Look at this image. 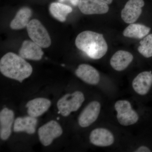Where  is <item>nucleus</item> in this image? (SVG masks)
Listing matches in <instances>:
<instances>
[{"instance_id": "obj_1", "label": "nucleus", "mask_w": 152, "mask_h": 152, "mask_svg": "<svg viewBox=\"0 0 152 152\" xmlns=\"http://www.w3.org/2000/svg\"><path fill=\"white\" fill-rule=\"evenodd\" d=\"M0 71L4 76L22 83L31 75V64L20 56L9 52L0 61Z\"/></svg>"}, {"instance_id": "obj_19", "label": "nucleus", "mask_w": 152, "mask_h": 152, "mask_svg": "<svg viewBox=\"0 0 152 152\" xmlns=\"http://www.w3.org/2000/svg\"><path fill=\"white\" fill-rule=\"evenodd\" d=\"M151 28L141 24H130L123 32V35L126 37L141 39L148 35Z\"/></svg>"}, {"instance_id": "obj_2", "label": "nucleus", "mask_w": 152, "mask_h": 152, "mask_svg": "<svg viewBox=\"0 0 152 152\" xmlns=\"http://www.w3.org/2000/svg\"><path fill=\"white\" fill-rule=\"evenodd\" d=\"M75 45L93 59L102 58L108 50L107 44L103 35L92 31H84L79 34L76 38Z\"/></svg>"}, {"instance_id": "obj_15", "label": "nucleus", "mask_w": 152, "mask_h": 152, "mask_svg": "<svg viewBox=\"0 0 152 152\" xmlns=\"http://www.w3.org/2000/svg\"><path fill=\"white\" fill-rule=\"evenodd\" d=\"M50 101L44 98H38L28 102L26 107L28 113L31 116L37 118L48 110L51 106Z\"/></svg>"}, {"instance_id": "obj_14", "label": "nucleus", "mask_w": 152, "mask_h": 152, "mask_svg": "<svg viewBox=\"0 0 152 152\" xmlns=\"http://www.w3.org/2000/svg\"><path fill=\"white\" fill-rule=\"evenodd\" d=\"M14 116L13 111L7 108L0 113V137L3 140H7L11 135Z\"/></svg>"}, {"instance_id": "obj_22", "label": "nucleus", "mask_w": 152, "mask_h": 152, "mask_svg": "<svg viewBox=\"0 0 152 152\" xmlns=\"http://www.w3.org/2000/svg\"><path fill=\"white\" fill-rule=\"evenodd\" d=\"M134 152H152V148L146 145H142L136 149Z\"/></svg>"}, {"instance_id": "obj_6", "label": "nucleus", "mask_w": 152, "mask_h": 152, "mask_svg": "<svg viewBox=\"0 0 152 152\" xmlns=\"http://www.w3.org/2000/svg\"><path fill=\"white\" fill-rule=\"evenodd\" d=\"M132 87L139 96L152 99V71H144L139 73L133 80Z\"/></svg>"}, {"instance_id": "obj_4", "label": "nucleus", "mask_w": 152, "mask_h": 152, "mask_svg": "<svg viewBox=\"0 0 152 152\" xmlns=\"http://www.w3.org/2000/svg\"><path fill=\"white\" fill-rule=\"evenodd\" d=\"M85 100L84 95L80 91L65 95L57 102L59 113L63 116H68L72 112L77 111Z\"/></svg>"}, {"instance_id": "obj_24", "label": "nucleus", "mask_w": 152, "mask_h": 152, "mask_svg": "<svg viewBox=\"0 0 152 152\" xmlns=\"http://www.w3.org/2000/svg\"><path fill=\"white\" fill-rule=\"evenodd\" d=\"M99 1H100L101 2L105 3L106 4H111L112 2H113V0H99Z\"/></svg>"}, {"instance_id": "obj_8", "label": "nucleus", "mask_w": 152, "mask_h": 152, "mask_svg": "<svg viewBox=\"0 0 152 152\" xmlns=\"http://www.w3.org/2000/svg\"><path fill=\"white\" fill-rule=\"evenodd\" d=\"M101 105L97 101L88 104L82 111L78 118V124L81 127L89 126L97 120L100 113Z\"/></svg>"}, {"instance_id": "obj_17", "label": "nucleus", "mask_w": 152, "mask_h": 152, "mask_svg": "<svg viewBox=\"0 0 152 152\" xmlns=\"http://www.w3.org/2000/svg\"><path fill=\"white\" fill-rule=\"evenodd\" d=\"M37 124V118L31 116L19 117L15 120L14 131L15 132H26L28 134H33L36 131Z\"/></svg>"}, {"instance_id": "obj_13", "label": "nucleus", "mask_w": 152, "mask_h": 152, "mask_svg": "<svg viewBox=\"0 0 152 152\" xmlns=\"http://www.w3.org/2000/svg\"><path fill=\"white\" fill-rule=\"evenodd\" d=\"M43 54L42 48L30 40L24 41L19 51V56L25 59L33 61L40 60Z\"/></svg>"}, {"instance_id": "obj_16", "label": "nucleus", "mask_w": 152, "mask_h": 152, "mask_svg": "<svg viewBox=\"0 0 152 152\" xmlns=\"http://www.w3.org/2000/svg\"><path fill=\"white\" fill-rule=\"evenodd\" d=\"M134 57L132 53L124 50L116 52L110 61V64L114 70L118 72L126 69L132 62Z\"/></svg>"}, {"instance_id": "obj_11", "label": "nucleus", "mask_w": 152, "mask_h": 152, "mask_svg": "<svg viewBox=\"0 0 152 152\" xmlns=\"http://www.w3.org/2000/svg\"><path fill=\"white\" fill-rule=\"evenodd\" d=\"M79 10L85 15H102L107 13L109 10L108 4L99 0H80Z\"/></svg>"}, {"instance_id": "obj_9", "label": "nucleus", "mask_w": 152, "mask_h": 152, "mask_svg": "<svg viewBox=\"0 0 152 152\" xmlns=\"http://www.w3.org/2000/svg\"><path fill=\"white\" fill-rule=\"evenodd\" d=\"M144 5L143 0H129L121 12L122 19L126 23H135L140 16Z\"/></svg>"}, {"instance_id": "obj_12", "label": "nucleus", "mask_w": 152, "mask_h": 152, "mask_svg": "<svg viewBox=\"0 0 152 152\" xmlns=\"http://www.w3.org/2000/svg\"><path fill=\"white\" fill-rule=\"evenodd\" d=\"M76 76L88 84L96 85L100 80V75L97 70L87 64L80 65L75 71Z\"/></svg>"}, {"instance_id": "obj_5", "label": "nucleus", "mask_w": 152, "mask_h": 152, "mask_svg": "<svg viewBox=\"0 0 152 152\" xmlns=\"http://www.w3.org/2000/svg\"><path fill=\"white\" fill-rule=\"evenodd\" d=\"M28 34L32 41L43 48L51 45V39L48 32L43 25L37 19H33L26 27Z\"/></svg>"}, {"instance_id": "obj_20", "label": "nucleus", "mask_w": 152, "mask_h": 152, "mask_svg": "<svg viewBox=\"0 0 152 152\" xmlns=\"http://www.w3.org/2000/svg\"><path fill=\"white\" fill-rule=\"evenodd\" d=\"M49 11L55 19L60 22H64L68 15L72 12V9L61 3L54 2L50 5Z\"/></svg>"}, {"instance_id": "obj_7", "label": "nucleus", "mask_w": 152, "mask_h": 152, "mask_svg": "<svg viewBox=\"0 0 152 152\" xmlns=\"http://www.w3.org/2000/svg\"><path fill=\"white\" fill-rule=\"evenodd\" d=\"M63 130L56 121H50L38 130V135L41 143L45 146L50 145L54 139L61 135Z\"/></svg>"}, {"instance_id": "obj_3", "label": "nucleus", "mask_w": 152, "mask_h": 152, "mask_svg": "<svg viewBox=\"0 0 152 152\" xmlns=\"http://www.w3.org/2000/svg\"><path fill=\"white\" fill-rule=\"evenodd\" d=\"M117 119L120 125L124 126H132L137 123L139 114L133 108L132 104L126 100H119L114 104Z\"/></svg>"}, {"instance_id": "obj_18", "label": "nucleus", "mask_w": 152, "mask_h": 152, "mask_svg": "<svg viewBox=\"0 0 152 152\" xmlns=\"http://www.w3.org/2000/svg\"><path fill=\"white\" fill-rule=\"evenodd\" d=\"M32 15L31 9L23 7L17 13L15 18L11 21L10 26L13 30H20L26 28Z\"/></svg>"}, {"instance_id": "obj_21", "label": "nucleus", "mask_w": 152, "mask_h": 152, "mask_svg": "<svg viewBox=\"0 0 152 152\" xmlns=\"http://www.w3.org/2000/svg\"><path fill=\"white\" fill-rule=\"evenodd\" d=\"M140 46L138 50L145 58L152 57V34L148 35L144 37L140 42Z\"/></svg>"}, {"instance_id": "obj_23", "label": "nucleus", "mask_w": 152, "mask_h": 152, "mask_svg": "<svg viewBox=\"0 0 152 152\" xmlns=\"http://www.w3.org/2000/svg\"><path fill=\"white\" fill-rule=\"evenodd\" d=\"M69 1L74 6H78L80 0H58L59 2L63 3Z\"/></svg>"}, {"instance_id": "obj_10", "label": "nucleus", "mask_w": 152, "mask_h": 152, "mask_svg": "<svg viewBox=\"0 0 152 152\" xmlns=\"http://www.w3.org/2000/svg\"><path fill=\"white\" fill-rule=\"evenodd\" d=\"M91 143L96 146L107 147L112 145L115 142L113 134L105 128H97L93 130L89 136Z\"/></svg>"}]
</instances>
